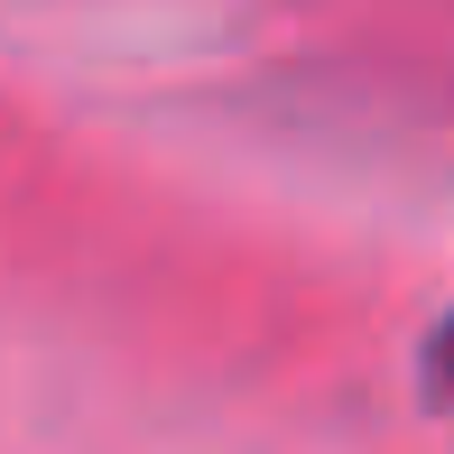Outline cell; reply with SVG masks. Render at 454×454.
I'll list each match as a JSON object with an SVG mask.
<instances>
[{
    "mask_svg": "<svg viewBox=\"0 0 454 454\" xmlns=\"http://www.w3.org/2000/svg\"><path fill=\"white\" fill-rule=\"evenodd\" d=\"M427 380H436V399H454V316L436 325V343H427Z\"/></svg>",
    "mask_w": 454,
    "mask_h": 454,
    "instance_id": "obj_1",
    "label": "cell"
}]
</instances>
